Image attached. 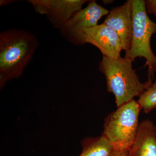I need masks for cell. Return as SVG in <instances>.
I'll use <instances>...</instances> for the list:
<instances>
[{
	"instance_id": "6da1fadb",
	"label": "cell",
	"mask_w": 156,
	"mask_h": 156,
	"mask_svg": "<svg viewBox=\"0 0 156 156\" xmlns=\"http://www.w3.org/2000/svg\"><path fill=\"white\" fill-rule=\"evenodd\" d=\"M38 46L35 35L24 30H8L0 34V74L7 81L21 76Z\"/></svg>"
},
{
	"instance_id": "7a4b0ae2",
	"label": "cell",
	"mask_w": 156,
	"mask_h": 156,
	"mask_svg": "<svg viewBox=\"0 0 156 156\" xmlns=\"http://www.w3.org/2000/svg\"><path fill=\"white\" fill-rule=\"evenodd\" d=\"M133 61L128 57L116 59L102 55L99 62V69L105 77L108 92L112 93L115 98L117 108L139 97L147 88L140 82L132 67Z\"/></svg>"
},
{
	"instance_id": "3957f363",
	"label": "cell",
	"mask_w": 156,
	"mask_h": 156,
	"mask_svg": "<svg viewBox=\"0 0 156 156\" xmlns=\"http://www.w3.org/2000/svg\"><path fill=\"white\" fill-rule=\"evenodd\" d=\"M133 14V29L130 49L126 53L125 57L134 61L137 57L144 58L146 63L144 67L148 66V79L145 84L150 86L156 72V56L151 46L152 36L156 34V23L151 20L147 15L145 1L131 0Z\"/></svg>"
},
{
	"instance_id": "277c9868",
	"label": "cell",
	"mask_w": 156,
	"mask_h": 156,
	"mask_svg": "<svg viewBox=\"0 0 156 156\" xmlns=\"http://www.w3.org/2000/svg\"><path fill=\"white\" fill-rule=\"evenodd\" d=\"M140 110L137 101H131L105 117L101 135L111 143L115 150H128L134 142L139 124Z\"/></svg>"
},
{
	"instance_id": "5b68a950",
	"label": "cell",
	"mask_w": 156,
	"mask_h": 156,
	"mask_svg": "<svg viewBox=\"0 0 156 156\" xmlns=\"http://www.w3.org/2000/svg\"><path fill=\"white\" fill-rule=\"evenodd\" d=\"M109 13L108 10L95 1H90L87 7L76 12L60 29V34L73 45L85 44V31L98 25L101 18Z\"/></svg>"
},
{
	"instance_id": "8992f818",
	"label": "cell",
	"mask_w": 156,
	"mask_h": 156,
	"mask_svg": "<svg viewBox=\"0 0 156 156\" xmlns=\"http://www.w3.org/2000/svg\"><path fill=\"white\" fill-rule=\"evenodd\" d=\"M35 11L46 14L53 27L60 29L76 12L82 9L87 0H29Z\"/></svg>"
},
{
	"instance_id": "52a82bcc",
	"label": "cell",
	"mask_w": 156,
	"mask_h": 156,
	"mask_svg": "<svg viewBox=\"0 0 156 156\" xmlns=\"http://www.w3.org/2000/svg\"><path fill=\"white\" fill-rule=\"evenodd\" d=\"M86 43L94 45L103 56L116 59L123 50L122 44L114 30L102 23L85 31Z\"/></svg>"
},
{
	"instance_id": "ba28073f",
	"label": "cell",
	"mask_w": 156,
	"mask_h": 156,
	"mask_svg": "<svg viewBox=\"0 0 156 156\" xmlns=\"http://www.w3.org/2000/svg\"><path fill=\"white\" fill-rule=\"evenodd\" d=\"M103 23L111 27L119 35L126 53L130 49L133 34V20L131 0L122 5L112 8Z\"/></svg>"
},
{
	"instance_id": "9c48e42d",
	"label": "cell",
	"mask_w": 156,
	"mask_h": 156,
	"mask_svg": "<svg viewBox=\"0 0 156 156\" xmlns=\"http://www.w3.org/2000/svg\"><path fill=\"white\" fill-rule=\"evenodd\" d=\"M128 156H156V125L150 120L139 124Z\"/></svg>"
},
{
	"instance_id": "30bf717a",
	"label": "cell",
	"mask_w": 156,
	"mask_h": 156,
	"mask_svg": "<svg viewBox=\"0 0 156 156\" xmlns=\"http://www.w3.org/2000/svg\"><path fill=\"white\" fill-rule=\"evenodd\" d=\"M82 153L79 156H112L115 149L108 140L103 135L89 137L81 141Z\"/></svg>"
},
{
	"instance_id": "8fae6325",
	"label": "cell",
	"mask_w": 156,
	"mask_h": 156,
	"mask_svg": "<svg viewBox=\"0 0 156 156\" xmlns=\"http://www.w3.org/2000/svg\"><path fill=\"white\" fill-rule=\"evenodd\" d=\"M141 110L149 113L156 108V81L148 87L137 101Z\"/></svg>"
},
{
	"instance_id": "7c38bea8",
	"label": "cell",
	"mask_w": 156,
	"mask_h": 156,
	"mask_svg": "<svg viewBox=\"0 0 156 156\" xmlns=\"http://www.w3.org/2000/svg\"><path fill=\"white\" fill-rule=\"evenodd\" d=\"M145 2L147 13L156 17V0H147Z\"/></svg>"
},
{
	"instance_id": "4fadbf2b",
	"label": "cell",
	"mask_w": 156,
	"mask_h": 156,
	"mask_svg": "<svg viewBox=\"0 0 156 156\" xmlns=\"http://www.w3.org/2000/svg\"><path fill=\"white\" fill-rule=\"evenodd\" d=\"M128 150L126 151H115L113 154L112 156H128Z\"/></svg>"
},
{
	"instance_id": "5bb4252c",
	"label": "cell",
	"mask_w": 156,
	"mask_h": 156,
	"mask_svg": "<svg viewBox=\"0 0 156 156\" xmlns=\"http://www.w3.org/2000/svg\"><path fill=\"white\" fill-rule=\"evenodd\" d=\"M0 5L2 6L3 5H5V4H9L10 2H12L13 1H4V0H1L0 1Z\"/></svg>"
},
{
	"instance_id": "9a60e30c",
	"label": "cell",
	"mask_w": 156,
	"mask_h": 156,
	"mask_svg": "<svg viewBox=\"0 0 156 156\" xmlns=\"http://www.w3.org/2000/svg\"><path fill=\"white\" fill-rule=\"evenodd\" d=\"M113 1H103L102 2H103V3H104L105 4H110L112 2H112Z\"/></svg>"
}]
</instances>
